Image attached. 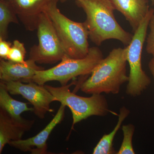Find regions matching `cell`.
I'll return each instance as SVG.
<instances>
[{
	"label": "cell",
	"instance_id": "obj_16",
	"mask_svg": "<svg viewBox=\"0 0 154 154\" xmlns=\"http://www.w3.org/2000/svg\"><path fill=\"white\" fill-rule=\"evenodd\" d=\"M18 24L17 14L7 0H0V38L7 39L9 24Z\"/></svg>",
	"mask_w": 154,
	"mask_h": 154
},
{
	"label": "cell",
	"instance_id": "obj_19",
	"mask_svg": "<svg viewBox=\"0 0 154 154\" xmlns=\"http://www.w3.org/2000/svg\"><path fill=\"white\" fill-rule=\"evenodd\" d=\"M149 26L150 32L146 39V50L149 54L154 57V14L151 18Z\"/></svg>",
	"mask_w": 154,
	"mask_h": 154
},
{
	"label": "cell",
	"instance_id": "obj_14",
	"mask_svg": "<svg viewBox=\"0 0 154 154\" xmlns=\"http://www.w3.org/2000/svg\"><path fill=\"white\" fill-rule=\"evenodd\" d=\"M4 83H0V107L5 110L12 117L18 120L23 118L21 115L23 112L34 111L33 108L28 107V103L17 101L11 96Z\"/></svg>",
	"mask_w": 154,
	"mask_h": 154
},
{
	"label": "cell",
	"instance_id": "obj_18",
	"mask_svg": "<svg viewBox=\"0 0 154 154\" xmlns=\"http://www.w3.org/2000/svg\"><path fill=\"white\" fill-rule=\"evenodd\" d=\"M26 50L24 45L18 40H15L13 42L8 60L17 63L25 62V58Z\"/></svg>",
	"mask_w": 154,
	"mask_h": 154
},
{
	"label": "cell",
	"instance_id": "obj_23",
	"mask_svg": "<svg viewBox=\"0 0 154 154\" xmlns=\"http://www.w3.org/2000/svg\"><path fill=\"white\" fill-rule=\"evenodd\" d=\"M151 1L152 5H154V0H151Z\"/></svg>",
	"mask_w": 154,
	"mask_h": 154
},
{
	"label": "cell",
	"instance_id": "obj_9",
	"mask_svg": "<svg viewBox=\"0 0 154 154\" xmlns=\"http://www.w3.org/2000/svg\"><path fill=\"white\" fill-rule=\"evenodd\" d=\"M66 106L61 104L57 113L47 126L35 136L26 140L11 141L8 144L23 152L32 154H49L47 150V141L54 128L63 120Z\"/></svg>",
	"mask_w": 154,
	"mask_h": 154
},
{
	"label": "cell",
	"instance_id": "obj_3",
	"mask_svg": "<svg viewBox=\"0 0 154 154\" xmlns=\"http://www.w3.org/2000/svg\"><path fill=\"white\" fill-rule=\"evenodd\" d=\"M58 2L52 0L45 12L51 20L66 55L74 59L85 57L90 48L85 23L75 22L62 14Z\"/></svg>",
	"mask_w": 154,
	"mask_h": 154
},
{
	"label": "cell",
	"instance_id": "obj_13",
	"mask_svg": "<svg viewBox=\"0 0 154 154\" xmlns=\"http://www.w3.org/2000/svg\"><path fill=\"white\" fill-rule=\"evenodd\" d=\"M116 10L124 16L134 32L149 11L148 0H113Z\"/></svg>",
	"mask_w": 154,
	"mask_h": 154
},
{
	"label": "cell",
	"instance_id": "obj_10",
	"mask_svg": "<svg viewBox=\"0 0 154 154\" xmlns=\"http://www.w3.org/2000/svg\"><path fill=\"white\" fill-rule=\"evenodd\" d=\"M26 30H37L39 18L52 0H7Z\"/></svg>",
	"mask_w": 154,
	"mask_h": 154
},
{
	"label": "cell",
	"instance_id": "obj_1",
	"mask_svg": "<svg viewBox=\"0 0 154 154\" xmlns=\"http://www.w3.org/2000/svg\"><path fill=\"white\" fill-rule=\"evenodd\" d=\"M76 3L86 14L85 22L93 43L99 46L105 40L114 39L129 45L133 35L124 30L116 19L113 0H80Z\"/></svg>",
	"mask_w": 154,
	"mask_h": 154
},
{
	"label": "cell",
	"instance_id": "obj_7",
	"mask_svg": "<svg viewBox=\"0 0 154 154\" xmlns=\"http://www.w3.org/2000/svg\"><path fill=\"white\" fill-rule=\"evenodd\" d=\"M37 30L38 43L31 48L29 59L40 64H52L66 55L54 26L47 13L39 18Z\"/></svg>",
	"mask_w": 154,
	"mask_h": 154
},
{
	"label": "cell",
	"instance_id": "obj_20",
	"mask_svg": "<svg viewBox=\"0 0 154 154\" xmlns=\"http://www.w3.org/2000/svg\"><path fill=\"white\" fill-rule=\"evenodd\" d=\"M12 44L10 42L0 38V57L2 59L8 60V56Z\"/></svg>",
	"mask_w": 154,
	"mask_h": 154
},
{
	"label": "cell",
	"instance_id": "obj_17",
	"mask_svg": "<svg viewBox=\"0 0 154 154\" xmlns=\"http://www.w3.org/2000/svg\"><path fill=\"white\" fill-rule=\"evenodd\" d=\"M123 131V139L120 149L117 154H135L133 146L132 140L135 131V127L132 124L124 125L122 127Z\"/></svg>",
	"mask_w": 154,
	"mask_h": 154
},
{
	"label": "cell",
	"instance_id": "obj_4",
	"mask_svg": "<svg viewBox=\"0 0 154 154\" xmlns=\"http://www.w3.org/2000/svg\"><path fill=\"white\" fill-rule=\"evenodd\" d=\"M103 59L102 51L97 47L90 48L88 54L83 58H72L65 55L56 66L37 71L32 82L45 85L47 82L55 81L59 82L61 86L66 85L69 81L74 78L91 74Z\"/></svg>",
	"mask_w": 154,
	"mask_h": 154
},
{
	"label": "cell",
	"instance_id": "obj_5",
	"mask_svg": "<svg viewBox=\"0 0 154 154\" xmlns=\"http://www.w3.org/2000/svg\"><path fill=\"white\" fill-rule=\"evenodd\" d=\"M71 85L54 87L45 85V88L54 96L56 101L69 108L72 114L71 129L75 124L93 116H103L111 111L107 99L103 95L93 94L89 97L79 96L69 89Z\"/></svg>",
	"mask_w": 154,
	"mask_h": 154
},
{
	"label": "cell",
	"instance_id": "obj_12",
	"mask_svg": "<svg viewBox=\"0 0 154 154\" xmlns=\"http://www.w3.org/2000/svg\"><path fill=\"white\" fill-rule=\"evenodd\" d=\"M34 122V120L25 119H16L0 108V154L10 142L22 139L23 134L31 129Z\"/></svg>",
	"mask_w": 154,
	"mask_h": 154
},
{
	"label": "cell",
	"instance_id": "obj_6",
	"mask_svg": "<svg viewBox=\"0 0 154 154\" xmlns=\"http://www.w3.org/2000/svg\"><path fill=\"white\" fill-rule=\"evenodd\" d=\"M154 14V9H150L138 28L134 31L132 40L127 46V60L129 64L130 72L126 93L131 97L140 96L151 82L149 77L143 69L141 56L149 23Z\"/></svg>",
	"mask_w": 154,
	"mask_h": 154
},
{
	"label": "cell",
	"instance_id": "obj_11",
	"mask_svg": "<svg viewBox=\"0 0 154 154\" xmlns=\"http://www.w3.org/2000/svg\"><path fill=\"white\" fill-rule=\"evenodd\" d=\"M35 61L28 59L24 63H17L5 60L0 61L1 82H21L28 83L32 79L37 71L44 69L37 66Z\"/></svg>",
	"mask_w": 154,
	"mask_h": 154
},
{
	"label": "cell",
	"instance_id": "obj_2",
	"mask_svg": "<svg viewBox=\"0 0 154 154\" xmlns=\"http://www.w3.org/2000/svg\"><path fill=\"white\" fill-rule=\"evenodd\" d=\"M128 47L114 48L100 61L91 76L81 82L80 89L89 94H117L122 85L128 82L127 75Z\"/></svg>",
	"mask_w": 154,
	"mask_h": 154
},
{
	"label": "cell",
	"instance_id": "obj_15",
	"mask_svg": "<svg viewBox=\"0 0 154 154\" xmlns=\"http://www.w3.org/2000/svg\"><path fill=\"white\" fill-rule=\"evenodd\" d=\"M130 110L126 107H122L119 110L117 124L112 131L107 134H104L93 151V154H116L113 147V140L117 131L120 128L122 122L129 115Z\"/></svg>",
	"mask_w": 154,
	"mask_h": 154
},
{
	"label": "cell",
	"instance_id": "obj_22",
	"mask_svg": "<svg viewBox=\"0 0 154 154\" xmlns=\"http://www.w3.org/2000/svg\"><path fill=\"white\" fill-rule=\"evenodd\" d=\"M66 1H67V0H58V1H60L61 2H64ZM76 1H80V0H76Z\"/></svg>",
	"mask_w": 154,
	"mask_h": 154
},
{
	"label": "cell",
	"instance_id": "obj_8",
	"mask_svg": "<svg viewBox=\"0 0 154 154\" xmlns=\"http://www.w3.org/2000/svg\"><path fill=\"white\" fill-rule=\"evenodd\" d=\"M2 82L10 94L21 95L28 100L33 105V112L38 118L42 119L48 112H53L50 104L56 99L45 85H38L33 82L26 84L21 82Z\"/></svg>",
	"mask_w": 154,
	"mask_h": 154
},
{
	"label": "cell",
	"instance_id": "obj_21",
	"mask_svg": "<svg viewBox=\"0 0 154 154\" xmlns=\"http://www.w3.org/2000/svg\"><path fill=\"white\" fill-rule=\"evenodd\" d=\"M149 68L154 79V57H153L149 62Z\"/></svg>",
	"mask_w": 154,
	"mask_h": 154
}]
</instances>
